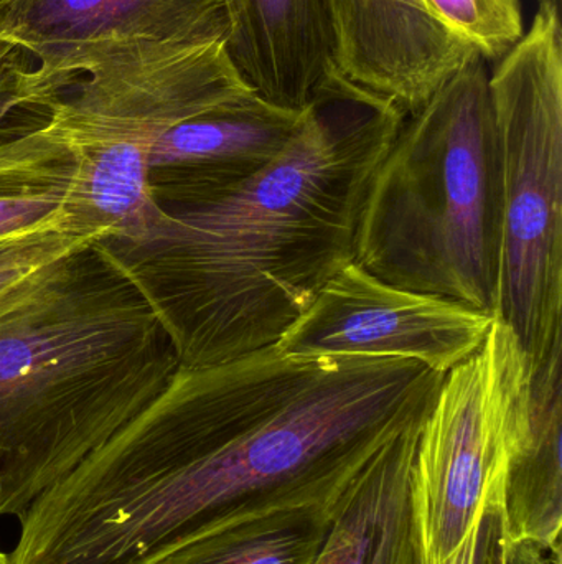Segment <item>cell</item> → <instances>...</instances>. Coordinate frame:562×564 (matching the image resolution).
<instances>
[{"label": "cell", "instance_id": "2e32d148", "mask_svg": "<svg viewBox=\"0 0 562 564\" xmlns=\"http://www.w3.org/2000/svg\"><path fill=\"white\" fill-rule=\"evenodd\" d=\"M337 503L264 513L190 543L157 564H313Z\"/></svg>", "mask_w": 562, "mask_h": 564}, {"label": "cell", "instance_id": "ba28073f", "mask_svg": "<svg viewBox=\"0 0 562 564\" xmlns=\"http://www.w3.org/2000/svg\"><path fill=\"white\" fill-rule=\"evenodd\" d=\"M494 321L461 302L388 284L352 261L276 347L294 357L403 358L445 375L482 347Z\"/></svg>", "mask_w": 562, "mask_h": 564}, {"label": "cell", "instance_id": "cb8c5ba5", "mask_svg": "<svg viewBox=\"0 0 562 564\" xmlns=\"http://www.w3.org/2000/svg\"><path fill=\"white\" fill-rule=\"evenodd\" d=\"M0 564H10L9 555L0 552Z\"/></svg>", "mask_w": 562, "mask_h": 564}, {"label": "cell", "instance_id": "5bb4252c", "mask_svg": "<svg viewBox=\"0 0 562 564\" xmlns=\"http://www.w3.org/2000/svg\"><path fill=\"white\" fill-rule=\"evenodd\" d=\"M562 361L531 375V426L508 463L504 512L510 542L562 555Z\"/></svg>", "mask_w": 562, "mask_h": 564}, {"label": "cell", "instance_id": "7402d4cb", "mask_svg": "<svg viewBox=\"0 0 562 564\" xmlns=\"http://www.w3.org/2000/svg\"><path fill=\"white\" fill-rule=\"evenodd\" d=\"M46 224H48V221H46ZM38 227L40 225H36V227L25 228V230L15 231V234L5 235V237H0V253H2V251L9 250V248L13 247V245L19 243V241L23 240V238H25L26 235L30 234V231H33L35 230V228Z\"/></svg>", "mask_w": 562, "mask_h": 564}, {"label": "cell", "instance_id": "7c38bea8", "mask_svg": "<svg viewBox=\"0 0 562 564\" xmlns=\"http://www.w3.org/2000/svg\"><path fill=\"white\" fill-rule=\"evenodd\" d=\"M223 6L230 58L266 101L302 112L339 73L323 0H223Z\"/></svg>", "mask_w": 562, "mask_h": 564}, {"label": "cell", "instance_id": "ffe728a7", "mask_svg": "<svg viewBox=\"0 0 562 564\" xmlns=\"http://www.w3.org/2000/svg\"><path fill=\"white\" fill-rule=\"evenodd\" d=\"M508 535L504 500L492 502L485 509L477 532L462 550L455 564H507Z\"/></svg>", "mask_w": 562, "mask_h": 564}, {"label": "cell", "instance_id": "30bf717a", "mask_svg": "<svg viewBox=\"0 0 562 564\" xmlns=\"http://www.w3.org/2000/svg\"><path fill=\"white\" fill-rule=\"evenodd\" d=\"M323 9L339 75L388 99L405 118L477 55L426 0H323Z\"/></svg>", "mask_w": 562, "mask_h": 564}, {"label": "cell", "instance_id": "603a6c76", "mask_svg": "<svg viewBox=\"0 0 562 564\" xmlns=\"http://www.w3.org/2000/svg\"><path fill=\"white\" fill-rule=\"evenodd\" d=\"M538 7H550V9L561 10V0H538Z\"/></svg>", "mask_w": 562, "mask_h": 564}, {"label": "cell", "instance_id": "e0dca14e", "mask_svg": "<svg viewBox=\"0 0 562 564\" xmlns=\"http://www.w3.org/2000/svg\"><path fill=\"white\" fill-rule=\"evenodd\" d=\"M431 12L485 62L504 58L525 35L521 0H426Z\"/></svg>", "mask_w": 562, "mask_h": 564}, {"label": "cell", "instance_id": "d4e9b609", "mask_svg": "<svg viewBox=\"0 0 562 564\" xmlns=\"http://www.w3.org/2000/svg\"><path fill=\"white\" fill-rule=\"evenodd\" d=\"M7 0H0V19H2L3 9H5Z\"/></svg>", "mask_w": 562, "mask_h": 564}, {"label": "cell", "instance_id": "9c48e42d", "mask_svg": "<svg viewBox=\"0 0 562 564\" xmlns=\"http://www.w3.org/2000/svg\"><path fill=\"white\" fill-rule=\"evenodd\" d=\"M223 0H7L0 42L22 50L49 95L89 56L131 43L227 40Z\"/></svg>", "mask_w": 562, "mask_h": 564}, {"label": "cell", "instance_id": "8fae6325", "mask_svg": "<svg viewBox=\"0 0 562 564\" xmlns=\"http://www.w3.org/2000/svg\"><path fill=\"white\" fill-rule=\"evenodd\" d=\"M302 112L279 108L256 91L231 99L158 138L148 155L151 175H165L174 205L220 194L269 164L293 138Z\"/></svg>", "mask_w": 562, "mask_h": 564}, {"label": "cell", "instance_id": "ac0fdd59", "mask_svg": "<svg viewBox=\"0 0 562 564\" xmlns=\"http://www.w3.org/2000/svg\"><path fill=\"white\" fill-rule=\"evenodd\" d=\"M106 240L98 231L73 227L68 217L56 218L30 231L23 240L0 253V294L40 268Z\"/></svg>", "mask_w": 562, "mask_h": 564}, {"label": "cell", "instance_id": "8992f818", "mask_svg": "<svg viewBox=\"0 0 562 564\" xmlns=\"http://www.w3.org/2000/svg\"><path fill=\"white\" fill-rule=\"evenodd\" d=\"M500 144L504 237L495 317L531 375L562 360V25L538 7L488 76Z\"/></svg>", "mask_w": 562, "mask_h": 564}, {"label": "cell", "instance_id": "7a4b0ae2", "mask_svg": "<svg viewBox=\"0 0 562 564\" xmlns=\"http://www.w3.org/2000/svg\"><path fill=\"white\" fill-rule=\"evenodd\" d=\"M405 115L335 73L286 148L246 181L162 205L144 237L99 241L151 305L180 368L276 345L355 261L370 182Z\"/></svg>", "mask_w": 562, "mask_h": 564}, {"label": "cell", "instance_id": "277c9868", "mask_svg": "<svg viewBox=\"0 0 562 564\" xmlns=\"http://www.w3.org/2000/svg\"><path fill=\"white\" fill-rule=\"evenodd\" d=\"M488 76L474 55L405 118L366 191L355 263L388 284L495 317L504 182Z\"/></svg>", "mask_w": 562, "mask_h": 564}, {"label": "cell", "instance_id": "9a60e30c", "mask_svg": "<svg viewBox=\"0 0 562 564\" xmlns=\"http://www.w3.org/2000/svg\"><path fill=\"white\" fill-rule=\"evenodd\" d=\"M75 159L33 116L0 134V237L68 217Z\"/></svg>", "mask_w": 562, "mask_h": 564}, {"label": "cell", "instance_id": "4fadbf2b", "mask_svg": "<svg viewBox=\"0 0 562 564\" xmlns=\"http://www.w3.org/2000/svg\"><path fill=\"white\" fill-rule=\"evenodd\" d=\"M426 417L388 441L350 484L313 564H421L411 470Z\"/></svg>", "mask_w": 562, "mask_h": 564}, {"label": "cell", "instance_id": "5b68a950", "mask_svg": "<svg viewBox=\"0 0 562 564\" xmlns=\"http://www.w3.org/2000/svg\"><path fill=\"white\" fill-rule=\"evenodd\" d=\"M227 43H131L79 63L56 89L46 124L75 159L73 227L106 240L144 237L161 212L148 155L178 122L253 93Z\"/></svg>", "mask_w": 562, "mask_h": 564}, {"label": "cell", "instance_id": "52a82bcc", "mask_svg": "<svg viewBox=\"0 0 562 564\" xmlns=\"http://www.w3.org/2000/svg\"><path fill=\"white\" fill-rule=\"evenodd\" d=\"M531 424V364L495 317L482 347L444 375L411 470L421 564H455L485 509L504 500L511 454Z\"/></svg>", "mask_w": 562, "mask_h": 564}, {"label": "cell", "instance_id": "3957f363", "mask_svg": "<svg viewBox=\"0 0 562 564\" xmlns=\"http://www.w3.org/2000/svg\"><path fill=\"white\" fill-rule=\"evenodd\" d=\"M178 358L101 245L0 294V517L16 520L167 387Z\"/></svg>", "mask_w": 562, "mask_h": 564}, {"label": "cell", "instance_id": "d6986e66", "mask_svg": "<svg viewBox=\"0 0 562 564\" xmlns=\"http://www.w3.org/2000/svg\"><path fill=\"white\" fill-rule=\"evenodd\" d=\"M49 95L32 59L0 42V134L33 116L46 115Z\"/></svg>", "mask_w": 562, "mask_h": 564}, {"label": "cell", "instance_id": "6da1fadb", "mask_svg": "<svg viewBox=\"0 0 562 564\" xmlns=\"http://www.w3.org/2000/svg\"><path fill=\"white\" fill-rule=\"evenodd\" d=\"M444 375L419 361L261 348L167 387L19 519L10 564H157L264 513L335 506L425 420Z\"/></svg>", "mask_w": 562, "mask_h": 564}, {"label": "cell", "instance_id": "44dd1931", "mask_svg": "<svg viewBox=\"0 0 562 564\" xmlns=\"http://www.w3.org/2000/svg\"><path fill=\"white\" fill-rule=\"evenodd\" d=\"M507 564H562V555H554L531 542H510Z\"/></svg>", "mask_w": 562, "mask_h": 564}]
</instances>
